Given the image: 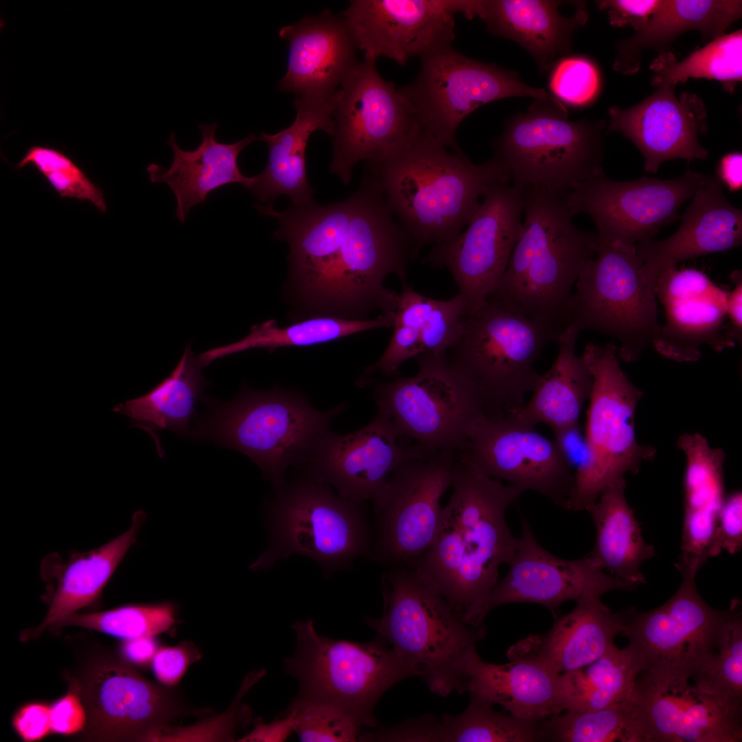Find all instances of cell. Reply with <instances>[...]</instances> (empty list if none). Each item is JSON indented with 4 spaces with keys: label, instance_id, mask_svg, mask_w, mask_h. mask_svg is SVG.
Instances as JSON below:
<instances>
[{
    "label": "cell",
    "instance_id": "obj_27",
    "mask_svg": "<svg viewBox=\"0 0 742 742\" xmlns=\"http://www.w3.org/2000/svg\"><path fill=\"white\" fill-rule=\"evenodd\" d=\"M608 115L607 132L619 131L631 140L643 155L649 172L655 173L666 161L708 157L698 138L707 131L706 109L695 93L677 96L675 87L660 85L633 106H611Z\"/></svg>",
    "mask_w": 742,
    "mask_h": 742
},
{
    "label": "cell",
    "instance_id": "obj_42",
    "mask_svg": "<svg viewBox=\"0 0 742 742\" xmlns=\"http://www.w3.org/2000/svg\"><path fill=\"white\" fill-rule=\"evenodd\" d=\"M395 313L381 314L365 320L335 317H315L295 322L285 327L274 319L251 326L250 333L233 344L216 347L199 355L202 367L227 355L254 348L273 352L284 347H308L333 341L361 332L394 326Z\"/></svg>",
    "mask_w": 742,
    "mask_h": 742
},
{
    "label": "cell",
    "instance_id": "obj_41",
    "mask_svg": "<svg viewBox=\"0 0 742 742\" xmlns=\"http://www.w3.org/2000/svg\"><path fill=\"white\" fill-rule=\"evenodd\" d=\"M642 664L627 646L615 644L593 662L560 675L563 712L590 711L630 700Z\"/></svg>",
    "mask_w": 742,
    "mask_h": 742
},
{
    "label": "cell",
    "instance_id": "obj_24",
    "mask_svg": "<svg viewBox=\"0 0 742 742\" xmlns=\"http://www.w3.org/2000/svg\"><path fill=\"white\" fill-rule=\"evenodd\" d=\"M633 701L644 742H741V713L700 687L690 673L641 671Z\"/></svg>",
    "mask_w": 742,
    "mask_h": 742
},
{
    "label": "cell",
    "instance_id": "obj_16",
    "mask_svg": "<svg viewBox=\"0 0 742 742\" xmlns=\"http://www.w3.org/2000/svg\"><path fill=\"white\" fill-rule=\"evenodd\" d=\"M456 452L425 451L392 473L372 501L377 526L372 556L377 561L413 567L431 546L440 519V498L453 482Z\"/></svg>",
    "mask_w": 742,
    "mask_h": 742
},
{
    "label": "cell",
    "instance_id": "obj_14",
    "mask_svg": "<svg viewBox=\"0 0 742 742\" xmlns=\"http://www.w3.org/2000/svg\"><path fill=\"white\" fill-rule=\"evenodd\" d=\"M416 359L413 376L374 383L378 411L425 451L462 450L473 423L486 414L483 402L445 355L422 353Z\"/></svg>",
    "mask_w": 742,
    "mask_h": 742
},
{
    "label": "cell",
    "instance_id": "obj_53",
    "mask_svg": "<svg viewBox=\"0 0 742 742\" xmlns=\"http://www.w3.org/2000/svg\"><path fill=\"white\" fill-rule=\"evenodd\" d=\"M358 739L362 741L444 742V736L441 719L427 715L391 728L360 734Z\"/></svg>",
    "mask_w": 742,
    "mask_h": 742
},
{
    "label": "cell",
    "instance_id": "obj_7",
    "mask_svg": "<svg viewBox=\"0 0 742 742\" xmlns=\"http://www.w3.org/2000/svg\"><path fill=\"white\" fill-rule=\"evenodd\" d=\"M556 340L531 319L486 300L467 315L445 357L480 398L487 415L506 414L532 392L541 375L535 364L546 345Z\"/></svg>",
    "mask_w": 742,
    "mask_h": 742
},
{
    "label": "cell",
    "instance_id": "obj_59",
    "mask_svg": "<svg viewBox=\"0 0 742 742\" xmlns=\"http://www.w3.org/2000/svg\"><path fill=\"white\" fill-rule=\"evenodd\" d=\"M293 731V718L287 711L282 719L268 724L257 722L254 729L238 741H283Z\"/></svg>",
    "mask_w": 742,
    "mask_h": 742
},
{
    "label": "cell",
    "instance_id": "obj_12",
    "mask_svg": "<svg viewBox=\"0 0 742 742\" xmlns=\"http://www.w3.org/2000/svg\"><path fill=\"white\" fill-rule=\"evenodd\" d=\"M574 290L566 308L565 328L612 337L619 341V359L627 362L638 360L653 344L660 328L657 297L636 245L598 237L596 254Z\"/></svg>",
    "mask_w": 742,
    "mask_h": 742
},
{
    "label": "cell",
    "instance_id": "obj_52",
    "mask_svg": "<svg viewBox=\"0 0 742 742\" xmlns=\"http://www.w3.org/2000/svg\"><path fill=\"white\" fill-rule=\"evenodd\" d=\"M393 327L394 332L385 352L375 363L365 369V374L379 372L395 378L405 361L423 353L421 339L416 329L400 325Z\"/></svg>",
    "mask_w": 742,
    "mask_h": 742
},
{
    "label": "cell",
    "instance_id": "obj_15",
    "mask_svg": "<svg viewBox=\"0 0 742 742\" xmlns=\"http://www.w3.org/2000/svg\"><path fill=\"white\" fill-rule=\"evenodd\" d=\"M375 62L358 61L339 87L330 170L344 185L356 164L383 158L421 132L410 104L381 76Z\"/></svg>",
    "mask_w": 742,
    "mask_h": 742
},
{
    "label": "cell",
    "instance_id": "obj_13",
    "mask_svg": "<svg viewBox=\"0 0 742 742\" xmlns=\"http://www.w3.org/2000/svg\"><path fill=\"white\" fill-rule=\"evenodd\" d=\"M420 60L417 77L399 89L421 132L459 155L464 153L457 144L456 131L476 109L507 98L550 95L544 89L526 83L516 71L467 57L452 46Z\"/></svg>",
    "mask_w": 742,
    "mask_h": 742
},
{
    "label": "cell",
    "instance_id": "obj_17",
    "mask_svg": "<svg viewBox=\"0 0 742 742\" xmlns=\"http://www.w3.org/2000/svg\"><path fill=\"white\" fill-rule=\"evenodd\" d=\"M677 570L682 583L662 605L647 612L633 607L619 611L622 635L629 639L642 671L690 673L713 651L723 627L741 607L739 600H734L728 609H713L697 590V572Z\"/></svg>",
    "mask_w": 742,
    "mask_h": 742
},
{
    "label": "cell",
    "instance_id": "obj_54",
    "mask_svg": "<svg viewBox=\"0 0 742 742\" xmlns=\"http://www.w3.org/2000/svg\"><path fill=\"white\" fill-rule=\"evenodd\" d=\"M200 657L198 651L187 643L161 647L152 660L153 671L161 684L174 686L180 681L190 664Z\"/></svg>",
    "mask_w": 742,
    "mask_h": 742
},
{
    "label": "cell",
    "instance_id": "obj_60",
    "mask_svg": "<svg viewBox=\"0 0 742 742\" xmlns=\"http://www.w3.org/2000/svg\"><path fill=\"white\" fill-rule=\"evenodd\" d=\"M732 279L735 282L734 288L728 292L726 300V316L730 325L728 332L736 342L741 341L742 335V278L739 271L732 273Z\"/></svg>",
    "mask_w": 742,
    "mask_h": 742
},
{
    "label": "cell",
    "instance_id": "obj_49",
    "mask_svg": "<svg viewBox=\"0 0 742 742\" xmlns=\"http://www.w3.org/2000/svg\"><path fill=\"white\" fill-rule=\"evenodd\" d=\"M28 165L34 167L61 198L87 201L100 212L106 211L102 189L63 151L48 146H32L16 164L19 169Z\"/></svg>",
    "mask_w": 742,
    "mask_h": 742
},
{
    "label": "cell",
    "instance_id": "obj_2",
    "mask_svg": "<svg viewBox=\"0 0 742 742\" xmlns=\"http://www.w3.org/2000/svg\"><path fill=\"white\" fill-rule=\"evenodd\" d=\"M451 485L435 539L412 567L474 626L479 608L499 581L500 565H508L517 549L519 539L505 515L526 491L486 476L461 452Z\"/></svg>",
    "mask_w": 742,
    "mask_h": 742
},
{
    "label": "cell",
    "instance_id": "obj_26",
    "mask_svg": "<svg viewBox=\"0 0 742 742\" xmlns=\"http://www.w3.org/2000/svg\"><path fill=\"white\" fill-rule=\"evenodd\" d=\"M655 293L666 313L652 344L660 355L692 362L700 358L703 346L721 352L735 345L724 325L728 291L704 272L672 267L658 278Z\"/></svg>",
    "mask_w": 742,
    "mask_h": 742
},
{
    "label": "cell",
    "instance_id": "obj_22",
    "mask_svg": "<svg viewBox=\"0 0 742 742\" xmlns=\"http://www.w3.org/2000/svg\"><path fill=\"white\" fill-rule=\"evenodd\" d=\"M469 0H353L340 16L363 58L383 56L400 65L451 46L454 15Z\"/></svg>",
    "mask_w": 742,
    "mask_h": 742
},
{
    "label": "cell",
    "instance_id": "obj_44",
    "mask_svg": "<svg viewBox=\"0 0 742 742\" xmlns=\"http://www.w3.org/2000/svg\"><path fill=\"white\" fill-rule=\"evenodd\" d=\"M544 741L644 742L633 699L590 711H565L541 721Z\"/></svg>",
    "mask_w": 742,
    "mask_h": 742
},
{
    "label": "cell",
    "instance_id": "obj_50",
    "mask_svg": "<svg viewBox=\"0 0 742 742\" xmlns=\"http://www.w3.org/2000/svg\"><path fill=\"white\" fill-rule=\"evenodd\" d=\"M287 711L301 741H355L364 726L341 708L326 703L295 698Z\"/></svg>",
    "mask_w": 742,
    "mask_h": 742
},
{
    "label": "cell",
    "instance_id": "obj_21",
    "mask_svg": "<svg viewBox=\"0 0 742 742\" xmlns=\"http://www.w3.org/2000/svg\"><path fill=\"white\" fill-rule=\"evenodd\" d=\"M460 451L486 476L537 492L563 508L573 493L574 474L554 440L508 414L478 417Z\"/></svg>",
    "mask_w": 742,
    "mask_h": 742
},
{
    "label": "cell",
    "instance_id": "obj_8",
    "mask_svg": "<svg viewBox=\"0 0 742 742\" xmlns=\"http://www.w3.org/2000/svg\"><path fill=\"white\" fill-rule=\"evenodd\" d=\"M606 128L604 120H570L567 108L550 95L506 120L492 141L494 157L513 184L565 192L602 168Z\"/></svg>",
    "mask_w": 742,
    "mask_h": 742
},
{
    "label": "cell",
    "instance_id": "obj_47",
    "mask_svg": "<svg viewBox=\"0 0 742 742\" xmlns=\"http://www.w3.org/2000/svg\"><path fill=\"white\" fill-rule=\"evenodd\" d=\"M704 690L731 710L742 708V618L741 607L721 630L716 647L690 673Z\"/></svg>",
    "mask_w": 742,
    "mask_h": 742
},
{
    "label": "cell",
    "instance_id": "obj_56",
    "mask_svg": "<svg viewBox=\"0 0 742 742\" xmlns=\"http://www.w3.org/2000/svg\"><path fill=\"white\" fill-rule=\"evenodd\" d=\"M660 1L661 0H602L597 1L596 4L600 10L607 12L611 25H629L638 32L647 25Z\"/></svg>",
    "mask_w": 742,
    "mask_h": 742
},
{
    "label": "cell",
    "instance_id": "obj_40",
    "mask_svg": "<svg viewBox=\"0 0 742 742\" xmlns=\"http://www.w3.org/2000/svg\"><path fill=\"white\" fill-rule=\"evenodd\" d=\"M198 357L187 346L172 372L147 394L115 405L112 409L131 419V427L146 431L155 440L157 452L164 451L159 434L169 430L190 435V423L207 386Z\"/></svg>",
    "mask_w": 742,
    "mask_h": 742
},
{
    "label": "cell",
    "instance_id": "obj_25",
    "mask_svg": "<svg viewBox=\"0 0 742 742\" xmlns=\"http://www.w3.org/2000/svg\"><path fill=\"white\" fill-rule=\"evenodd\" d=\"M390 418L378 411L366 426L348 434L330 430L300 467L304 475L333 486L341 496L359 502L374 501L394 470L425 452L405 445Z\"/></svg>",
    "mask_w": 742,
    "mask_h": 742
},
{
    "label": "cell",
    "instance_id": "obj_43",
    "mask_svg": "<svg viewBox=\"0 0 742 742\" xmlns=\"http://www.w3.org/2000/svg\"><path fill=\"white\" fill-rule=\"evenodd\" d=\"M468 314L466 302L459 293L448 300H435L406 283L398 295L394 326L416 329L423 353L445 355L461 336Z\"/></svg>",
    "mask_w": 742,
    "mask_h": 742
},
{
    "label": "cell",
    "instance_id": "obj_57",
    "mask_svg": "<svg viewBox=\"0 0 742 742\" xmlns=\"http://www.w3.org/2000/svg\"><path fill=\"white\" fill-rule=\"evenodd\" d=\"M717 541L720 550L730 554L742 547V494L737 491L725 496L718 516Z\"/></svg>",
    "mask_w": 742,
    "mask_h": 742
},
{
    "label": "cell",
    "instance_id": "obj_11",
    "mask_svg": "<svg viewBox=\"0 0 742 742\" xmlns=\"http://www.w3.org/2000/svg\"><path fill=\"white\" fill-rule=\"evenodd\" d=\"M80 640L74 665L64 673L86 709L80 739L154 741L186 711L173 690L142 676L122 655L97 641Z\"/></svg>",
    "mask_w": 742,
    "mask_h": 742
},
{
    "label": "cell",
    "instance_id": "obj_3",
    "mask_svg": "<svg viewBox=\"0 0 742 742\" xmlns=\"http://www.w3.org/2000/svg\"><path fill=\"white\" fill-rule=\"evenodd\" d=\"M365 163L364 171L381 190L418 254L426 245L454 240L485 192L511 181L494 157L474 164L422 132L392 153Z\"/></svg>",
    "mask_w": 742,
    "mask_h": 742
},
{
    "label": "cell",
    "instance_id": "obj_46",
    "mask_svg": "<svg viewBox=\"0 0 742 742\" xmlns=\"http://www.w3.org/2000/svg\"><path fill=\"white\" fill-rule=\"evenodd\" d=\"M493 705L470 696L469 705L461 714L442 715L444 742L544 741L542 721L502 712Z\"/></svg>",
    "mask_w": 742,
    "mask_h": 742
},
{
    "label": "cell",
    "instance_id": "obj_5",
    "mask_svg": "<svg viewBox=\"0 0 742 742\" xmlns=\"http://www.w3.org/2000/svg\"><path fill=\"white\" fill-rule=\"evenodd\" d=\"M383 610L367 622L414 666L440 696L464 692L466 672L480 656L484 628L467 624L411 566L394 565L382 578Z\"/></svg>",
    "mask_w": 742,
    "mask_h": 742
},
{
    "label": "cell",
    "instance_id": "obj_35",
    "mask_svg": "<svg viewBox=\"0 0 742 742\" xmlns=\"http://www.w3.org/2000/svg\"><path fill=\"white\" fill-rule=\"evenodd\" d=\"M217 127L215 122L200 124L202 141L192 150L181 148L171 133L168 140L173 153L170 166L164 168L152 163L146 168L150 182L166 183L173 192L177 201L175 216L182 223L191 208L205 202L210 192L232 183L246 188L251 181V177L241 172L238 158L257 137L250 133L235 143H221L215 138Z\"/></svg>",
    "mask_w": 742,
    "mask_h": 742
},
{
    "label": "cell",
    "instance_id": "obj_20",
    "mask_svg": "<svg viewBox=\"0 0 742 742\" xmlns=\"http://www.w3.org/2000/svg\"><path fill=\"white\" fill-rule=\"evenodd\" d=\"M593 379L585 434L594 454L595 485L600 495L611 482L636 474L656 449L638 443L636 411L642 392L623 372L617 346L588 343L581 355Z\"/></svg>",
    "mask_w": 742,
    "mask_h": 742
},
{
    "label": "cell",
    "instance_id": "obj_61",
    "mask_svg": "<svg viewBox=\"0 0 742 742\" xmlns=\"http://www.w3.org/2000/svg\"><path fill=\"white\" fill-rule=\"evenodd\" d=\"M120 649L121 655L129 662L145 666L152 662L159 649L153 636H146L124 640Z\"/></svg>",
    "mask_w": 742,
    "mask_h": 742
},
{
    "label": "cell",
    "instance_id": "obj_29",
    "mask_svg": "<svg viewBox=\"0 0 742 742\" xmlns=\"http://www.w3.org/2000/svg\"><path fill=\"white\" fill-rule=\"evenodd\" d=\"M145 519V513L137 511L132 517L131 527L102 546L87 552H73L66 559L56 552L46 556L41 563L40 574L47 585L43 598L48 609L36 627L21 633V640L36 639L69 615L97 603L117 566L135 543Z\"/></svg>",
    "mask_w": 742,
    "mask_h": 742
},
{
    "label": "cell",
    "instance_id": "obj_18",
    "mask_svg": "<svg viewBox=\"0 0 742 742\" xmlns=\"http://www.w3.org/2000/svg\"><path fill=\"white\" fill-rule=\"evenodd\" d=\"M705 176L688 168L671 179L642 177L618 181L607 177L600 168L563 193L574 216L583 213L592 218L598 237L636 245L679 219V209L693 196Z\"/></svg>",
    "mask_w": 742,
    "mask_h": 742
},
{
    "label": "cell",
    "instance_id": "obj_10",
    "mask_svg": "<svg viewBox=\"0 0 742 742\" xmlns=\"http://www.w3.org/2000/svg\"><path fill=\"white\" fill-rule=\"evenodd\" d=\"M295 653L285 672L295 677V698L337 706L361 721L376 725L373 710L380 697L398 682L420 673L382 638L366 643L333 640L317 633L313 622L295 621Z\"/></svg>",
    "mask_w": 742,
    "mask_h": 742
},
{
    "label": "cell",
    "instance_id": "obj_39",
    "mask_svg": "<svg viewBox=\"0 0 742 742\" xmlns=\"http://www.w3.org/2000/svg\"><path fill=\"white\" fill-rule=\"evenodd\" d=\"M626 484L625 476L611 482L587 510L596 528L595 544L588 555L610 575L638 586L646 583L641 566L655 550L642 537L625 496Z\"/></svg>",
    "mask_w": 742,
    "mask_h": 742
},
{
    "label": "cell",
    "instance_id": "obj_38",
    "mask_svg": "<svg viewBox=\"0 0 742 742\" xmlns=\"http://www.w3.org/2000/svg\"><path fill=\"white\" fill-rule=\"evenodd\" d=\"M580 333L571 326L564 328L556 341V358L550 368L540 375L530 399L508 414L533 427L545 424L552 431L579 423L593 385L586 363L576 353Z\"/></svg>",
    "mask_w": 742,
    "mask_h": 742
},
{
    "label": "cell",
    "instance_id": "obj_51",
    "mask_svg": "<svg viewBox=\"0 0 742 742\" xmlns=\"http://www.w3.org/2000/svg\"><path fill=\"white\" fill-rule=\"evenodd\" d=\"M549 88L562 103L580 106L592 101L600 87L594 63L581 56H563L550 70Z\"/></svg>",
    "mask_w": 742,
    "mask_h": 742
},
{
    "label": "cell",
    "instance_id": "obj_32",
    "mask_svg": "<svg viewBox=\"0 0 742 742\" xmlns=\"http://www.w3.org/2000/svg\"><path fill=\"white\" fill-rule=\"evenodd\" d=\"M568 1L471 0L468 19L478 17L491 34L521 46L543 74L570 52L574 33L588 19L585 3L581 1L572 15H563L559 8Z\"/></svg>",
    "mask_w": 742,
    "mask_h": 742
},
{
    "label": "cell",
    "instance_id": "obj_58",
    "mask_svg": "<svg viewBox=\"0 0 742 742\" xmlns=\"http://www.w3.org/2000/svg\"><path fill=\"white\" fill-rule=\"evenodd\" d=\"M87 721L86 709L78 692L68 686L65 695L51 704L52 734L65 736L82 732Z\"/></svg>",
    "mask_w": 742,
    "mask_h": 742
},
{
    "label": "cell",
    "instance_id": "obj_19",
    "mask_svg": "<svg viewBox=\"0 0 742 742\" xmlns=\"http://www.w3.org/2000/svg\"><path fill=\"white\" fill-rule=\"evenodd\" d=\"M524 193L513 183L493 186L467 228L452 241L432 246L426 257L432 267L451 273L469 314L486 303L508 266L522 232Z\"/></svg>",
    "mask_w": 742,
    "mask_h": 742
},
{
    "label": "cell",
    "instance_id": "obj_6",
    "mask_svg": "<svg viewBox=\"0 0 742 742\" xmlns=\"http://www.w3.org/2000/svg\"><path fill=\"white\" fill-rule=\"evenodd\" d=\"M345 408L341 403L320 411L295 390L260 391L245 386L232 401L210 402L209 413L191 435L245 454L276 493L287 484L288 469L306 461L330 431L332 420Z\"/></svg>",
    "mask_w": 742,
    "mask_h": 742
},
{
    "label": "cell",
    "instance_id": "obj_34",
    "mask_svg": "<svg viewBox=\"0 0 742 742\" xmlns=\"http://www.w3.org/2000/svg\"><path fill=\"white\" fill-rule=\"evenodd\" d=\"M677 448L686 457L682 554L677 565L699 570L721 552L717 541L719 513L723 502V449L712 448L698 433L681 435Z\"/></svg>",
    "mask_w": 742,
    "mask_h": 742
},
{
    "label": "cell",
    "instance_id": "obj_36",
    "mask_svg": "<svg viewBox=\"0 0 742 742\" xmlns=\"http://www.w3.org/2000/svg\"><path fill=\"white\" fill-rule=\"evenodd\" d=\"M509 660L495 664L477 658L467 669L464 692L521 719L542 721L563 712L560 675L530 660Z\"/></svg>",
    "mask_w": 742,
    "mask_h": 742
},
{
    "label": "cell",
    "instance_id": "obj_1",
    "mask_svg": "<svg viewBox=\"0 0 742 742\" xmlns=\"http://www.w3.org/2000/svg\"><path fill=\"white\" fill-rule=\"evenodd\" d=\"M256 207L277 220L273 237L289 247L284 291L293 320H365L374 312L396 311L399 294L386 288L385 280L394 274L406 284L408 265L418 254L366 172L341 201L321 205L312 199L280 212Z\"/></svg>",
    "mask_w": 742,
    "mask_h": 742
},
{
    "label": "cell",
    "instance_id": "obj_55",
    "mask_svg": "<svg viewBox=\"0 0 742 742\" xmlns=\"http://www.w3.org/2000/svg\"><path fill=\"white\" fill-rule=\"evenodd\" d=\"M11 723L23 741H41L52 734L51 705L42 701L25 703L14 711Z\"/></svg>",
    "mask_w": 742,
    "mask_h": 742
},
{
    "label": "cell",
    "instance_id": "obj_48",
    "mask_svg": "<svg viewBox=\"0 0 742 742\" xmlns=\"http://www.w3.org/2000/svg\"><path fill=\"white\" fill-rule=\"evenodd\" d=\"M175 607L170 603L126 605L87 614L74 613L49 630L58 633L67 626L94 630L124 640L154 636L175 622Z\"/></svg>",
    "mask_w": 742,
    "mask_h": 742
},
{
    "label": "cell",
    "instance_id": "obj_30",
    "mask_svg": "<svg viewBox=\"0 0 742 742\" xmlns=\"http://www.w3.org/2000/svg\"><path fill=\"white\" fill-rule=\"evenodd\" d=\"M278 34L289 44L287 70L278 82L282 91L333 93L358 62L347 25L328 9L281 27Z\"/></svg>",
    "mask_w": 742,
    "mask_h": 742
},
{
    "label": "cell",
    "instance_id": "obj_62",
    "mask_svg": "<svg viewBox=\"0 0 742 742\" xmlns=\"http://www.w3.org/2000/svg\"><path fill=\"white\" fill-rule=\"evenodd\" d=\"M731 192L742 187V154L738 151L724 155L717 167V177Z\"/></svg>",
    "mask_w": 742,
    "mask_h": 742
},
{
    "label": "cell",
    "instance_id": "obj_23",
    "mask_svg": "<svg viewBox=\"0 0 742 742\" xmlns=\"http://www.w3.org/2000/svg\"><path fill=\"white\" fill-rule=\"evenodd\" d=\"M519 539L507 574L497 581L476 614L475 627H484L488 613L505 604L530 603L556 610L567 600L600 598L611 591L631 592L637 587L606 573L588 554L566 560L550 553L538 543L524 517Z\"/></svg>",
    "mask_w": 742,
    "mask_h": 742
},
{
    "label": "cell",
    "instance_id": "obj_37",
    "mask_svg": "<svg viewBox=\"0 0 742 742\" xmlns=\"http://www.w3.org/2000/svg\"><path fill=\"white\" fill-rule=\"evenodd\" d=\"M741 14L742 1L739 0H661L647 25L618 43L613 68L623 75H633L640 69L644 50L666 52L679 36L689 30L713 40L724 34Z\"/></svg>",
    "mask_w": 742,
    "mask_h": 742
},
{
    "label": "cell",
    "instance_id": "obj_28",
    "mask_svg": "<svg viewBox=\"0 0 742 742\" xmlns=\"http://www.w3.org/2000/svg\"><path fill=\"white\" fill-rule=\"evenodd\" d=\"M722 186L716 177L705 176L674 234L636 245L644 276L654 289L658 278L677 263L741 245L742 211L730 203Z\"/></svg>",
    "mask_w": 742,
    "mask_h": 742
},
{
    "label": "cell",
    "instance_id": "obj_31",
    "mask_svg": "<svg viewBox=\"0 0 742 742\" xmlns=\"http://www.w3.org/2000/svg\"><path fill=\"white\" fill-rule=\"evenodd\" d=\"M339 95V88L327 95H297L293 101L296 116L293 124L275 134L260 133L258 139L268 148L267 164L262 172L251 177L246 189L262 205L273 207L281 195L290 197L293 204L313 199L314 190L306 171L307 142L315 131L333 135Z\"/></svg>",
    "mask_w": 742,
    "mask_h": 742
},
{
    "label": "cell",
    "instance_id": "obj_45",
    "mask_svg": "<svg viewBox=\"0 0 742 742\" xmlns=\"http://www.w3.org/2000/svg\"><path fill=\"white\" fill-rule=\"evenodd\" d=\"M653 86L672 87L689 78H707L729 88L742 77V31L723 34L677 61L671 52L660 54L650 66Z\"/></svg>",
    "mask_w": 742,
    "mask_h": 742
},
{
    "label": "cell",
    "instance_id": "obj_9",
    "mask_svg": "<svg viewBox=\"0 0 742 742\" xmlns=\"http://www.w3.org/2000/svg\"><path fill=\"white\" fill-rule=\"evenodd\" d=\"M363 503L304 475L287 482L269 508V546L250 568L269 569L293 554L314 561L327 576L350 568L372 553Z\"/></svg>",
    "mask_w": 742,
    "mask_h": 742
},
{
    "label": "cell",
    "instance_id": "obj_4",
    "mask_svg": "<svg viewBox=\"0 0 742 742\" xmlns=\"http://www.w3.org/2000/svg\"><path fill=\"white\" fill-rule=\"evenodd\" d=\"M523 214L520 237L486 300L531 319L558 339L568 301L596 254L598 236L579 229L563 194L546 188H524Z\"/></svg>",
    "mask_w": 742,
    "mask_h": 742
},
{
    "label": "cell",
    "instance_id": "obj_33",
    "mask_svg": "<svg viewBox=\"0 0 742 742\" xmlns=\"http://www.w3.org/2000/svg\"><path fill=\"white\" fill-rule=\"evenodd\" d=\"M557 618L549 631L530 634L511 646L508 659L535 662L561 675L597 660L614 644L623 627L619 612H612L600 597H585Z\"/></svg>",
    "mask_w": 742,
    "mask_h": 742
}]
</instances>
